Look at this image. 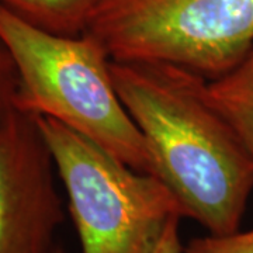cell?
<instances>
[{"instance_id": "277c9868", "label": "cell", "mask_w": 253, "mask_h": 253, "mask_svg": "<svg viewBox=\"0 0 253 253\" xmlns=\"http://www.w3.org/2000/svg\"><path fill=\"white\" fill-rule=\"evenodd\" d=\"M113 61H159L214 81L253 48V0H93L87 31Z\"/></svg>"}, {"instance_id": "9c48e42d", "label": "cell", "mask_w": 253, "mask_h": 253, "mask_svg": "<svg viewBox=\"0 0 253 253\" xmlns=\"http://www.w3.org/2000/svg\"><path fill=\"white\" fill-rule=\"evenodd\" d=\"M18 76L16 65L0 40V126L16 110L14 100L17 93Z\"/></svg>"}, {"instance_id": "52a82bcc", "label": "cell", "mask_w": 253, "mask_h": 253, "mask_svg": "<svg viewBox=\"0 0 253 253\" xmlns=\"http://www.w3.org/2000/svg\"><path fill=\"white\" fill-rule=\"evenodd\" d=\"M0 6L42 31L78 37L87 31L93 0H0Z\"/></svg>"}, {"instance_id": "8fae6325", "label": "cell", "mask_w": 253, "mask_h": 253, "mask_svg": "<svg viewBox=\"0 0 253 253\" xmlns=\"http://www.w3.org/2000/svg\"><path fill=\"white\" fill-rule=\"evenodd\" d=\"M55 253H66V252H65L63 249H61V248H58V249L55 251Z\"/></svg>"}, {"instance_id": "7a4b0ae2", "label": "cell", "mask_w": 253, "mask_h": 253, "mask_svg": "<svg viewBox=\"0 0 253 253\" xmlns=\"http://www.w3.org/2000/svg\"><path fill=\"white\" fill-rule=\"evenodd\" d=\"M0 40L18 76L16 110L52 118L138 172L155 174L151 149L111 78V56L96 37L56 36L0 6Z\"/></svg>"}, {"instance_id": "ba28073f", "label": "cell", "mask_w": 253, "mask_h": 253, "mask_svg": "<svg viewBox=\"0 0 253 253\" xmlns=\"http://www.w3.org/2000/svg\"><path fill=\"white\" fill-rule=\"evenodd\" d=\"M183 253H253V229L194 238L183 246Z\"/></svg>"}, {"instance_id": "5b68a950", "label": "cell", "mask_w": 253, "mask_h": 253, "mask_svg": "<svg viewBox=\"0 0 253 253\" xmlns=\"http://www.w3.org/2000/svg\"><path fill=\"white\" fill-rule=\"evenodd\" d=\"M56 180L36 118L14 110L0 126V253H55L65 221Z\"/></svg>"}, {"instance_id": "3957f363", "label": "cell", "mask_w": 253, "mask_h": 253, "mask_svg": "<svg viewBox=\"0 0 253 253\" xmlns=\"http://www.w3.org/2000/svg\"><path fill=\"white\" fill-rule=\"evenodd\" d=\"M34 118L66 191L81 253H154L168 224L183 218L172 190L52 118Z\"/></svg>"}, {"instance_id": "8992f818", "label": "cell", "mask_w": 253, "mask_h": 253, "mask_svg": "<svg viewBox=\"0 0 253 253\" xmlns=\"http://www.w3.org/2000/svg\"><path fill=\"white\" fill-rule=\"evenodd\" d=\"M208 91L253 159V48L234 69L208 81Z\"/></svg>"}, {"instance_id": "30bf717a", "label": "cell", "mask_w": 253, "mask_h": 253, "mask_svg": "<svg viewBox=\"0 0 253 253\" xmlns=\"http://www.w3.org/2000/svg\"><path fill=\"white\" fill-rule=\"evenodd\" d=\"M180 219L181 218H173L168 224L154 253H183V244L179 234Z\"/></svg>"}, {"instance_id": "6da1fadb", "label": "cell", "mask_w": 253, "mask_h": 253, "mask_svg": "<svg viewBox=\"0 0 253 253\" xmlns=\"http://www.w3.org/2000/svg\"><path fill=\"white\" fill-rule=\"evenodd\" d=\"M116 90L144 135L155 176L207 234L241 229L253 191V159L212 103L199 73L159 61H113Z\"/></svg>"}]
</instances>
